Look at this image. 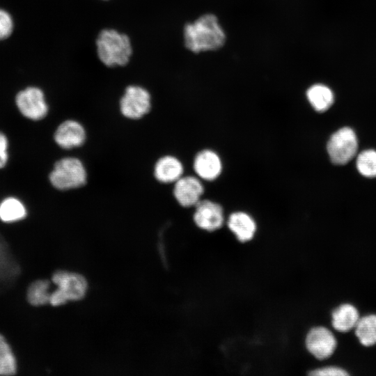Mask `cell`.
<instances>
[{"mask_svg": "<svg viewBox=\"0 0 376 376\" xmlns=\"http://www.w3.org/2000/svg\"><path fill=\"white\" fill-rule=\"evenodd\" d=\"M203 191V186L198 178L185 176L175 182L173 194L180 205L190 207L196 205L201 200Z\"/></svg>", "mask_w": 376, "mask_h": 376, "instance_id": "8fae6325", "label": "cell"}, {"mask_svg": "<svg viewBox=\"0 0 376 376\" xmlns=\"http://www.w3.org/2000/svg\"><path fill=\"white\" fill-rule=\"evenodd\" d=\"M306 97L313 108L318 112L327 111L334 102L333 92L322 84L310 86L306 91Z\"/></svg>", "mask_w": 376, "mask_h": 376, "instance_id": "2e32d148", "label": "cell"}, {"mask_svg": "<svg viewBox=\"0 0 376 376\" xmlns=\"http://www.w3.org/2000/svg\"><path fill=\"white\" fill-rule=\"evenodd\" d=\"M183 166L176 157L166 155L159 158L154 167L155 178L163 183L176 182L182 175Z\"/></svg>", "mask_w": 376, "mask_h": 376, "instance_id": "4fadbf2b", "label": "cell"}, {"mask_svg": "<svg viewBox=\"0 0 376 376\" xmlns=\"http://www.w3.org/2000/svg\"><path fill=\"white\" fill-rule=\"evenodd\" d=\"M13 31V21L8 13L0 10V40L8 38Z\"/></svg>", "mask_w": 376, "mask_h": 376, "instance_id": "cb8c5ba5", "label": "cell"}, {"mask_svg": "<svg viewBox=\"0 0 376 376\" xmlns=\"http://www.w3.org/2000/svg\"><path fill=\"white\" fill-rule=\"evenodd\" d=\"M226 40V33L217 16L212 13L202 15L184 28L185 47L191 52L216 51Z\"/></svg>", "mask_w": 376, "mask_h": 376, "instance_id": "6da1fadb", "label": "cell"}, {"mask_svg": "<svg viewBox=\"0 0 376 376\" xmlns=\"http://www.w3.org/2000/svg\"><path fill=\"white\" fill-rule=\"evenodd\" d=\"M305 343L308 352L320 360L331 356L337 346V340L333 333L322 326L310 329L306 336Z\"/></svg>", "mask_w": 376, "mask_h": 376, "instance_id": "52a82bcc", "label": "cell"}, {"mask_svg": "<svg viewBox=\"0 0 376 376\" xmlns=\"http://www.w3.org/2000/svg\"><path fill=\"white\" fill-rule=\"evenodd\" d=\"M15 102L22 115L29 120H42L47 114L48 106L44 93L37 87H28L19 91Z\"/></svg>", "mask_w": 376, "mask_h": 376, "instance_id": "5b68a950", "label": "cell"}, {"mask_svg": "<svg viewBox=\"0 0 376 376\" xmlns=\"http://www.w3.org/2000/svg\"><path fill=\"white\" fill-rule=\"evenodd\" d=\"M52 281L68 300L81 299L86 294L87 283L80 274L58 271L54 274Z\"/></svg>", "mask_w": 376, "mask_h": 376, "instance_id": "9c48e42d", "label": "cell"}, {"mask_svg": "<svg viewBox=\"0 0 376 376\" xmlns=\"http://www.w3.org/2000/svg\"><path fill=\"white\" fill-rule=\"evenodd\" d=\"M357 168L365 177H376V151L366 150L361 152L357 159Z\"/></svg>", "mask_w": 376, "mask_h": 376, "instance_id": "44dd1931", "label": "cell"}, {"mask_svg": "<svg viewBox=\"0 0 376 376\" xmlns=\"http://www.w3.org/2000/svg\"><path fill=\"white\" fill-rule=\"evenodd\" d=\"M308 374L315 376H345L350 375L345 369L334 366L316 368L310 371Z\"/></svg>", "mask_w": 376, "mask_h": 376, "instance_id": "603a6c76", "label": "cell"}, {"mask_svg": "<svg viewBox=\"0 0 376 376\" xmlns=\"http://www.w3.org/2000/svg\"><path fill=\"white\" fill-rule=\"evenodd\" d=\"M17 272V267L8 256L6 244L0 236V279H12Z\"/></svg>", "mask_w": 376, "mask_h": 376, "instance_id": "7402d4cb", "label": "cell"}, {"mask_svg": "<svg viewBox=\"0 0 376 376\" xmlns=\"http://www.w3.org/2000/svg\"><path fill=\"white\" fill-rule=\"evenodd\" d=\"M333 327L341 332L348 331L355 327L359 313L357 308L351 304H342L331 312Z\"/></svg>", "mask_w": 376, "mask_h": 376, "instance_id": "9a60e30c", "label": "cell"}, {"mask_svg": "<svg viewBox=\"0 0 376 376\" xmlns=\"http://www.w3.org/2000/svg\"><path fill=\"white\" fill-rule=\"evenodd\" d=\"M358 142L354 132L345 127L334 132L328 141L327 149L331 162L344 165L355 155Z\"/></svg>", "mask_w": 376, "mask_h": 376, "instance_id": "277c9868", "label": "cell"}, {"mask_svg": "<svg viewBox=\"0 0 376 376\" xmlns=\"http://www.w3.org/2000/svg\"><path fill=\"white\" fill-rule=\"evenodd\" d=\"M228 226L238 240L242 242L251 240L256 230L253 219L243 212L232 213L228 219Z\"/></svg>", "mask_w": 376, "mask_h": 376, "instance_id": "5bb4252c", "label": "cell"}, {"mask_svg": "<svg viewBox=\"0 0 376 376\" xmlns=\"http://www.w3.org/2000/svg\"><path fill=\"white\" fill-rule=\"evenodd\" d=\"M49 282L38 280L33 282L27 290V300L33 306H42L49 302L51 293L49 292Z\"/></svg>", "mask_w": 376, "mask_h": 376, "instance_id": "d6986e66", "label": "cell"}, {"mask_svg": "<svg viewBox=\"0 0 376 376\" xmlns=\"http://www.w3.org/2000/svg\"><path fill=\"white\" fill-rule=\"evenodd\" d=\"M195 207L194 220L199 228L214 231L222 226L224 218L219 204L210 200H200Z\"/></svg>", "mask_w": 376, "mask_h": 376, "instance_id": "ba28073f", "label": "cell"}, {"mask_svg": "<svg viewBox=\"0 0 376 376\" xmlns=\"http://www.w3.org/2000/svg\"><path fill=\"white\" fill-rule=\"evenodd\" d=\"M16 371L15 355L4 336L0 334V375H12Z\"/></svg>", "mask_w": 376, "mask_h": 376, "instance_id": "ffe728a7", "label": "cell"}, {"mask_svg": "<svg viewBox=\"0 0 376 376\" xmlns=\"http://www.w3.org/2000/svg\"><path fill=\"white\" fill-rule=\"evenodd\" d=\"M194 169L200 178L211 181L221 174L222 164L216 152L210 150H203L195 157Z\"/></svg>", "mask_w": 376, "mask_h": 376, "instance_id": "7c38bea8", "label": "cell"}, {"mask_svg": "<svg viewBox=\"0 0 376 376\" xmlns=\"http://www.w3.org/2000/svg\"><path fill=\"white\" fill-rule=\"evenodd\" d=\"M86 177V169L79 159L65 157L55 163L49 179L57 189L68 190L84 185Z\"/></svg>", "mask_w": 376, "mask_h": 376, "instance_id": "3957f363", "label": "cell"}, {"mask_svg": "<svg viewBox=\"0 0 376 376\" xmlns=\"http://www.w3.org/2000/svg\"><path fill=\"white\" fill-rule=\"evenodd\" d=\"M8 141L6 136L0 132V169L3 168L8 160Z\"/></svg>", "mask_w": 376, "mask_h": 376, "instance_id": "d4e9b609", "label": "cell"}, {"mask_svg": "<svg viewBox=\"0 0 376 376\" xmlns=\"http://www.w3.org/2000/svg\"><path fill=\"white\" fill-rule=\"evenodd\" d=\"M100 60L108 67L125 65L132 54L129 38L114 29H104L96 41Z\"/></svg>", "mask_w": 376, "mask_h": 376, "instance_id": "7a4b0ae2", "label": "cell"}, {"mask_svg": "<svg viewBox=\"0 0 376 376\" xmlns=\"http://www.w3.org/2000/svg\"><path fill=\"white\" fill-rule=\"evenodd\" d=\"M26 209L23 203L15 197H7L0 203V220L13 223L24 219Z\"/></svg>", "mask_w": 376, "mask_h": 376, "instance_id": "e0dca14e", "label": "cell"}, {"mask_svg": "<svg viewBox=\"0 0 376 376\" xmlns=\"http://www.w3.org/2000/svg\"><path fill=\"white\" fill-rule=\"evenodd\" d=\"M355 334L364 346L376 344V314H368L359 318L355 326Z\"/></svg>", "mask_w": 376, "mask_h": 376, "instance_id": "ac0fdd59", "label": "cell"}, {"mask_svg": "<svg viewBox=\"0 0 376 376\" xmlns=\"http://www.w3.org/2000/svg\"><path fill=\"white\" fill-rule=\"evenodd\" d=\"M54 138L61 148L71 149L79 147L85 142L86 132L79 122L67 120L58 125Z\"/></svg>", "mask_w": 376, "mask_h": 376, "instance_id": "30bf717a", "label": "cell"}, {"mask_svg": "<svg viewBox=\"0 0 376 376\" xmlns=\"http://www.w3.org/2000/svg\"><path fill=\"white\" fill-rule=\"evenodd\" d=\"M150 95L147 90L139 86H129L120 101L122 114L130 119H139L150 109Z\"/></svg>", "mask_w": 376, "mask_h": 376, "instance_id": "8992f818", "label": "cell"}]
</instances>
